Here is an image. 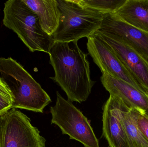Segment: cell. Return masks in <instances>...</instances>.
<instances>
[{"instance_id": "1", "label": "cell", "mask_w": 148, "mask_h": 147, "mask_svg": "<svg viewBox=\"0 0 148 147\" xmlns=\"http://www.w3.org/2000/svg\"><path fill=\"white\" fill-rule=\"evenodd\" d=\"M49 55L55 72L54 77L50 78L60 85L70 102L86 101L95 82L90 78L88 54L79 48L77 41L54 43Z\"/></svg>"}, {"instance_id": "2", "label": "cell", "mask_w": 148, "mask_h": 147, "mask_svg": "<svg viewBox=\"0 0 148 147\" xmlns=\"http://www.w3.org/2000/svg\"><path fill=\"white\" fill-rule=\"evenodd\" d=\"M0 79L12 94V108L43 113L52 102L40 84L11 58H0Z\"/></svg>"}, {"instance_id": "3", "label": "cell", "mask_w": 148, "mask_h": 147, "mask_svg": "<svg viewBox=\"0 0 148 147\" xmlns=\"http://www.w3.org/2000/svg\"><path fill=\"white\" fill-rule=\"evenodd\" d=\"M3 23L14 32L32 52L49 54L54 44L52 37L42 28L37 15L22 0H10L4 3Z\"/></svg>"}, {"instance_id": "4", "label": "cell", "mask_w": 148, "mask_h": 147, "mask_svg": "<svg viewBox=\"0 0 148 147\" xmlns=\"http://www.w3.org/2000/svg\"><path fill=\"white\" fill-rule=\"evenodd\" d=\"M59 25L52 35L54 43L78 41L100 28L103 14L80 4L77 0H56Z\"/></svg>"}, {"instance_id": "5", "label": "cell", "mask_w": 148, "mask_h": 147, "mask_svg": "<svg viewBox=\"0 0 148 147\" xmlns=\"http://www.w3.org/2000/svg\"><path fill=\"white\" fill-rule=\"evenodd\" d=\"M51 124L59 127L70 140L81 142L85 147H99V141L89 121L72 102L56 91V103L50 107Z\"/></svg>"}, {"instance_id": "6", "label": "cell", "mask_w": 148, "mask_h": 147, "mask_svg": "<svg viewBox=\"0 0 148 147\" xmlns=\"http://www.w3.org/2000/svg\"><path fill=\"white\" fill-rule=\"evenodd\" d=\"M46 142L18 110L12 108L0 115V147H46Z\"/></svg>"}, {"instance_id": "7", "label": "cell", "mask_w": 148, "mask_h": 147, "mask_svg": "<svg viewBox=\"0 0 148 147\" xmlns=\"http://www.w3.org/2000/svg\"><path fill=\"white\" fill-rule=\"evenodd\" d=\"M87 47L89 54L102 73L123 80L135 88L148 92L132 77L110 47L95 33L87 37Z\"/></svg>"}, {"instance_id": "8", "label": "cell", "mask_w": 148, "mask_h": 147, "mask_svg": "<svg viewBox=\"0 0 148 147\" xmlns=\"http://www.w3.org/2000/svg\"><path fill=\"white\" fill-rule=\"evenodd\" d=\"M98 30L131 47L148 61V33L128 24L114 13L103 14Z\"/></svg>"}, {"instance_id": "9", "label": "cell", "mask_w": 148, "mask_h": 147, "mask_svg": "<svg viewBox=\"0 0 148 147\" xmlns=\"http://www.w3.org/2000/svg\"><path fill=\"white\" fill-rule=\"evenodd\" d=\"M98 35L110 46L133 77L148 91V61L131 47L97 30Z\"/></svg>"}, {"instance_id": "10", "label": "cell", "mask_w": 148, "mask_h": 147, "mask_svg": "<svg viewBox=\"0 0 148 147\" xmlns=\"http://www.w3.org/2000/svg\"><path fill=\"white\" fill-rule=\"evenodd\" d=\"M121 99L110 95L103 107V135L110 147H130L120 116Z\"/></svg>"}, {"instance_id": "11", "label": "cell", "mask_w": 148, "mask_h": 147, "mask_svg": "<svg viewBox=\"0 0 148 147\" xmlns=\"http://www.w3.org/2000/svg\"><path fill=\"white\" fill-rule=\"evenodd\" d=\"M101 81L110 95L119 97L130 108L142 110L148 115V92L104 73H102Z\"/></svg>"}, {"instance_id": "12", "label": "cell", "mask_w": 148, "mask_h": 147, "mask_svg": "<svg viewBox=\"0 0 148 147\" xmlns=\"http://www.w3.org/2000/svg\"><path fill=\"white\" fill-rule=\"evenodd\" d=\"M35 13L43 31L52 36L59 25L60 12L56 0H22Z\"/></svg>"}, {"instance_id": "13", "label": "cell", "mask_w": 148, "mask_h": 147, "mask_svg": "<svg viewBox=\"0 0 148 147\" xmlns=\"http://www.w3.org/2000/svg\"><path fill=\"white\" fill-rule=\"evenodd\" d=\"M114 14L128 24L148 33V0H126Z\"/></svg>"}, {"instance_id": "14", "label": "cell", "mask_w": 148, "mask_h": 147, "mask_svg": "<svg viewBox=\"0 0 148 147\" xmlns=\"http://www.w3.org/2000/svg\"><path fill=\"white\" fill-rule=\"evenodd\" d=\"M120 113L130 147H148L147 140L143 135L136 124L134 110L127 107L121 99Z\"/></svg>"}, {"instance_id": "15", "label": "cell", "mask_w": 148, "mask_h": 147, "mask_svg": "<svg viewBox=\"0 0 148 147\" xmlns=\"http://www.w3.org/2000/svg\"><path fill=\"white\" fill-rule=\"evenodd\" d=\"M85 7L95 9L103 14L114 13L126 2V0H77Z\"/></svg>"}, {"instance_id": "16", "label": "cell", "mask_w": 148, "mask_h": 147, "mask_svg": "<svg viewBox=\"0 0 148 147\" xmlns=\"http://www.w3.org/2000/svg\"><path fill=\"white\" fill-rule=\"evenodd\" d=\"M13 101L10 90L0 79V115L12 108Z\"/></svg>"}, {"instance_id": "17", "label": "cell", "mask_w": 148, "mask_h": 147, "mask_svg": "<svg viewBox=\"0 0 148 147\" xmlns=\"http://www.w3.org/2000/svg\"><path fill=\"white\" fill-rule=\"evenodd\" d=\"M136 121L138 128L148 142V115L144 111L134 109Z\"/></svg>"}]
</instances>
